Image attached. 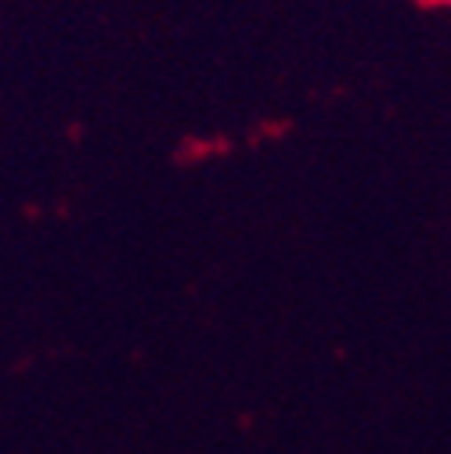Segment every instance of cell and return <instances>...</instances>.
I'll use <instances>...</instances> for the list:
<instances>
[{
	"label": "cell",
	"instance_id": "obj_1",
	"mask_svg": "<svg viewBox=\"0 0 451 454\" xmlns=\"http://www.w3.org/2000/svg\"><path fill=\"white\" fill-rule=\"evenodd\" d=\"M423 8H451V0H419Z\"/></svg>",
	"mask_w": 451,
	"mask_h": 454
}]
</instances>
